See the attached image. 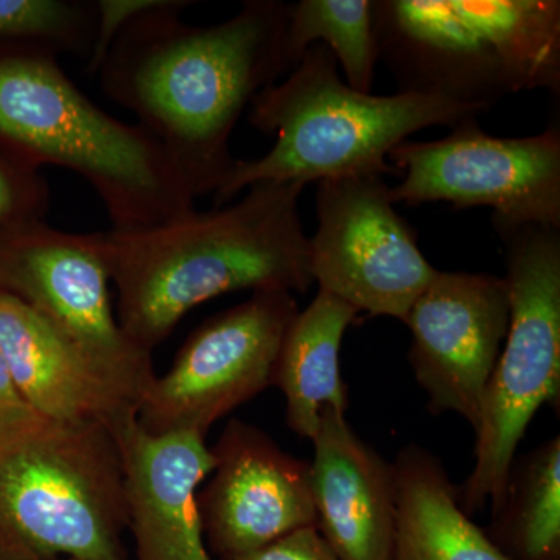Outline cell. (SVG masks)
Returning a JSON list of instances; mask_svg holds the SVG:
<instances>
[{"instance_id": "6da1fadb", "label": "cell", "mask_w": 560, "mask_h": 560, "mask_svg": "<svg viewBox=\"0 0 560 560\" xmlns=\"http://www.w3.org/2000/svg\"><path fill=\"white\" fill-rule=\"evenodd\" d=\"M189 5L171 0L132 20L97 73L106 97L160 140L198 198L215 194L234 168L231 136L243 113L289 73V3L249 0L209 27L180 21Z\"/></svg>"}, {"instance_id": "7a4b0ae2", "label": "cell", "mask_w": 560, "mask_h": 560, "mask_svg": "<svg viewBox=\"0 0 560 560\" xmlns=\"http://www.w3.org/2000/svg\"><path fill=\"white\" fill-rule=\"evenodd\" d=\"M304 187L256 184L235 205L195 209L147 230L98 231L121 330L153 353L187 313L221 294L311 290V237L300 215Z\"/></svg>"}, {"instance_id": "3957f363", "label": "cell", "mask_w": 560, "mask_h": 560, "mask_svg": "<svg viewBox=\"0 0 560 560\" xmlns=\"http://www.w3.org/2000/svg\"><path fill=\"white\" fill-rule=\"evenodd\" d=\"M0 138L35 167L58 165L94 189L113 230L161 226L195 198L160 140L98 108L40 44L0 55Z\"/></svg>"}, {"instance_id": "277c9868", "label": "cell", "mask_w": 560, "mask_h": 560, "mask_svg": "<svg viewBox=\"0 0 560 560\" xmlns=\"http://www.w3.org/2000/svg\"><path fill=\"white\" fill-rule=\"evenodd\" d=\"M488 110L419 94L372 95L340 79L334 54L323 44L305 51L282 83L265 88L250 103V127L275 136L272 149L257 160H237L213 194L221 208L264 183L307 186L352 176L399 175L389 153L423 128H453Z\"/></svg>"}, {"instance_id": "5b68a950", "label": "cell", "mask_w": 560, "mask_h": 560, "mask_svg": "<svg viewBox=\"0 0 560 560\" xmlns=\"http://www.w3.org/2000/svg\"><path fill=\"white\" fill-rule=\"evenodd\" d=\"M378 61L399 92L489 109L560 92L559 0H372Z\"/></svg>"}, {"instance_id": "8992f818", "label": "cell", "mask_w": 560, "mask_h": 560, "mask_svg": "<svg viewBox=\"0 0 560 560\" xmlns=\"http://www.w3.org/2000/svg\"><path fill=\"white\" fill-rule=\"evenodd\" d=\"M119 434L47 420L0 445V560H128Z\"/></svg>"}, {"instance_id": "52a82bcc", "label": "cell", "mask_w": 560, "mask_h": 560, "mask_svg": "<svg viewBox=\"0 0 560 560\" xmlns=\"http://www.w3.org/2000/svg\"><path fill=\"white\" fill-rule=\"evenodd\" d=\"M506 254L510 327L475 434V464L458 489L467 515L499 508L526 429L560 399V230L495 226Z\"/></svg>"}, {"instance_id": "ba28073f", "label": "cell", "mask_w": 560, "mask_h": 560, "mask_svg": "<svg viewBox=\"0 0 560 560\" xmlns=\"http://www.w3.org/2000/svg\"><path fill=\"white\" fill-rule=\"evenodd\" d=\"M109 282L98 232L73 234L44 220L0 230V291L38 313L139 407L158 377L153 353L121 330Z\"/></svg>"}, {"instance_id": "9c48e42d", "label": "cell", "mask_w": 560, "mask_h": 560, "mask_svg": "<svg viewBox=\"0 0 560 560\" xmlns=\"http://www.w3.org/2000/svg\"><path fill=\"white\" fill-rule=\"evenodd\" d=\"M404 173L389 187L394 205L447 201L456 209L489 208L495 226L560 230V130L503 139L481 130L477 117L431 142H401L389 153Z\"/></svg>"}, {"instance_id": "30bf717a", "label": "cell", "mask_w": 560, "mask_h": 560, "mask_svg": "<svg viewBox=\"0 0 560 560\" xmlns=\"http://www.w3.org/2000/svg\"><path fill=\"white\" fill-rule=\"evenodd\" d=\"M298 302L287 290L253 296L201 324L154 378L138 407L147 433H198L270 388L280 346Z\"/></svg>"}, {"instance_id": "8fae6325", "label": "cell", "mask_w": 560, "mask_h": 560, "mask_svg": "<svg viewBox=\"0 0 560 560\" xmlns=\"http://www.w3.org/2000/svg\"><path fill=\"white\" fill-rule=\"evenodd\" d=\"M394 206L382 176L319 183L311 267L319 290L359 315L404 320L438 270Z\"/></svg>"}, {"instance_id": "7c38bea8", "label": "cell", "mask_w": 560, "mask_h": 560, "mask_svg": "<svg viewBox=\"0 0 560 560\" xmlns=\"http://www.w3.org/2000/svg\"><path fill=\"white\" fill-rule=\"evenodd\" d=\"M404 323L410 364L433 415L456 412L471 427L510 327V289L486 272L440 271Z\"/></svg>"}, {"instance_id": "4fadbf2b", "label": "cell", "mask_w": 560, "mask_h": 560, "mask_svg": "<svg viewBox=\"0 0 560 560\" xmlns=\"http://www.w3.org/2000/svg\"><path fill=\"white\" fill-rule=\"evenodd\" d=\"M210 452L213 477L197 501L210 551L220 560L316 526L311 463L237 419L224 427Z\"/></svg>"}, {"instance_id": "5bb4252c", "label": "cell", "mask_w": 560, "mask_h": 560, "mask_svg": "<svg viewBox=\"0 0 560 560\" xmlns=\"http://www.w3.org/2000/svg\"><path fill=\"white\" fill-rule=\"evenodd\" d=\"M136 560H213L198 489L213 470L206 436L147 433L132 420L119 436Z\"/></svg>"}, {"instance_id": "9a60e30c", "label": "cell", "mask_w": 560, "mask_h": 560, "mask_svg": "<svg viewBox=\"0 0 560 560\" xmlns=\"http://www.w3.org/2000/svg\"><path fill=\"white\" fill-rule=\"evenodd\" d=\"M0 353L36 415L57 423H101L119 434L138 404L13 294L0 291Z\"/></svg>"}, {"instance_id": "2e32d148", "label": "cell", "mask_w": 560, "mask_h": 560, "mask_svg": "<svg viewBox=\"0 0 560 560\" xmlns=\"http://www.w3.org/2000/svg\"><path fill=\"white\" fill-rule=\"evenodd\" d=\"M312 442L316 528L341 560H393L396 488L390 464L335 408L320 412Z\"/></svg>"}, {"instance_id": "e0dca14e", "label": "cell", "mask_w": 560, "mask_h": 560, "mask_svg": "<svg viewBox=\"0 0 560 560\" xmlns=\"http://www.w3.org/2000/svg\"><path fill=\"white\" fill-rule=\"evenodd\" d=\"M396 488L393 560H510L460 508L436 456L408 445L390 464Z\"/></svg>"}, {"instance_id": "ac0fdd59", "label": "cell", "mask_w": 560, "mask_h": 560, "mask_svg": "<svg viewBox=\"0 0 560 560\" xmlns=\"http://www.w3.org/2000/svg\"><path fill=\"white\" fill-rule=\"evenodd\" d=\"M359 312L318 291L304 312H298L280 346L272 385L287 400V423L301 438L318 433L326 408L346 412L348 388L341 377L342 338Z\"/></svg>"}, {"instance_id": "d6986e66", "label": "cell", "mask_w": 560, "mask_h": 560, "mask_svg": "<svg viewBox=\"0 0 560 560\" xmlns=\"http://www.w3.org/2000/svg\"><path fill=\"white\" fill-rule=\"evenodd\" d=\"M486 533L510 560H560L559 436L515 456Z\"/></svg>"}, {"instance_id": "ffe728a7", "label": "cell", "mask_w": 560, "mask_h": 560, "mask_svg": "<svg viewBox=\"0 0 560 560\" xmlns=\"http://www.w3.org/2000/svg\"><path fill=\"white\" fill-rule=\"evenodd\" d=\"M323 44L341 65L346 83L370 94L378 61L372 0H301L289 3L283 32V60L289 72L305 51Z\"/></svg>"}, {"instance_id": "44dd1931", "label": "cell", "mask_w": 560, "mask_h": 560, "mask_svg": "<svg viewBox=\"0 0 560 560\" xmlns=\"http://www.w3.org/2000/svg\"><path fill=\"white\" fill-rule=\"evenodd\" d=\"M97 28L94 2L0 0V38L40 44L90 58Z\"/></svg>"}, {"instance_id": "7402d4cb", "label": "cell", "mask_w": 560, "mask_h": 560, "mask_svg": "<svg viewBox=\"0 0 560 560\" xmlns=\"http://www.w3.org/2000/svg\"><path fill=\"white\" fill-rule=\"evenodd\" d=\"M50 190L38 167L3 140L0 145V230L22 221L43 220Z\"/></svg>"}, {"instance_id": "603a6c76", "label": "cell", "mask_w": 560, "mask_h": 560, "mask_svg": "<svg viewBox=\"0 0 560 560\" xmlns=\"http://www.w3.org/2000/svg\"><path fill=\"white\" fill-rule=\"evenodd\" d=\"M94 3L97 11V28L88 65L91 73L98 72L114 40L132 20L168 5L171 0H98Z\"/></svg>"}, {"instance_id": "cb8c5ba5", "label": "cell", "mask_w": 560, "mask_h": 560, "mask_svg": "<svg viewBox=\"0 0 560 560\" xmlns=\"http://www.w3.org/2000/svg\"><path fill=\"white\" fill-rule=\"evenodd\" d=\"M46 422L22 397L0 353V445L20 440Z\"/></svg>"}, {"instance_id": "d4e9b609", "label": "cell", "mask_w": 560, "mask_h": 560, "mask_svg": "<svg viewBox=\"0 0 560 560\" xmlns=\"http://www.w3.org/2000/svg\"><path fill=\"white\" fill-rule=\"evenodd\" d=\"M226 560H341L316 526L287 534L259 550Z\"/></svg>"}, {"instance_id": "484cf974", "label": "cell", "mask_w": 560, "mask_h": 560, "mask_svg": "<svg viewBox=\"0 0 560 560\" xmlns=\"http://www.w3.org/2000/svg\"><path fill=\"white\" fill-rule=\"evenodd\" d=\"M69 560H75V559H69Z\"/></svg>"}]
</instances>
